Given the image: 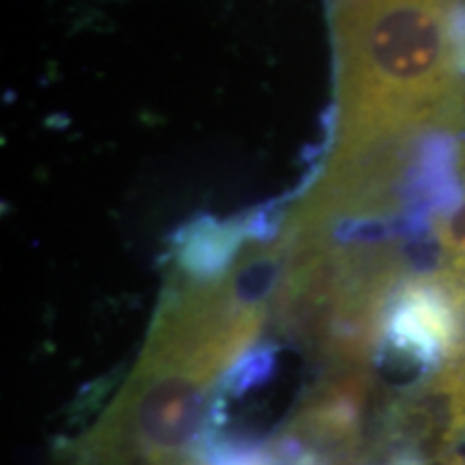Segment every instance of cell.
<instances>
[{
	"instance_id": "obj_1",
	"label": "cell",
	"mask_w": 465,
	"mask_h": 465,
	"mask_svg": "<svg viewBox=\"0 0 465 465\" xmlns=\"http://www.w3.org/2000/svg\"><path fill=\"white\" fill-rule=\"evenodd\" d=\"M263 311L231 281L179 291L162 306L147 347L67 465H199L218 375L257 336Z\"/></svg>"
},
{
	"instance_id": "obj_2",
	"label": "cell",
	"mask_w": 465,
	"mask_h": 465,
	"mask_svg": "<svg viewBox=\"0 0 465 465\" xmlns=\"http://www.w3.org/2000/svg\"><path fill=\"white\" fill-rule=\"evenodd\" d=\"M342 144L405 143L465 113V0H336Z\"/></svg>"
},
{
	"instance_id": "obj_3",
	"label": "cell",
	"mask_w": 465,
	"mask_h": 465,
	"mask_svg": "<svg viewBox=\"0 0 465 465\" xmlns=\"http://www.w3.org/2000/svg\"><path fill=\"white\" fill-rule=\"evenodd\" d=\"M457 342V312L438 276L401 287L388 306L380 349L420 377L438 373Z\"/></svg>"
},
{
	"instance_id": "obj_4",
	"label": "cell",
	"mask_w": 465,
	"mask_h": 465,
	"mask_svg": "<svg viewBox=\"0 0 465 465\" xmlns=\"http://www.w3.org/2000/svg\"><path fill=\"white\" fill-rule=\"evenodd\" d=\"M435 276L449 291L457 312V342L444 369L465 381V259H450Z\"/></svg>"
},
{
	"instance_id": "obj_5",
	"label": "cell",
	"mask_w": 465,
	"mask_h": 465,
	"mask_svg": "<svg viewBox=\"0 0 465 465\" xmlns=\"http://www.w3.org/2000/svg\"><path fill=\"white\" fill-rule=\"evenodd\" d=\"M435 237L450 259H465V201L435 220Z\"/></svg>"
},
{
	"instance_id": "obj_6",
	"label": "cell",
	"mask_w": 465,
	"mask_h": 465,
	"mask_svg": "<svg viewBox=\"0 0 465 465\" xmlns=\"http://www.w3.org/2000/svg\"><path fill=\"white\" fill-rule=\"evenodd\" d=\"M440 465H465V446L457 449L455 452H452V455L446 457Z\"/></svg>"
},
{
	"instance_id": "obj_7",
	"label": "cell",
	"mask_w": 465,
	"mask_h": 465,
	"mask_svg": "<svg viewBox=\"0 0 465 465\" xmlns=\"http://www.w3.org/2000/svg\"><path fill=\"white\" fill-rule=\"evenodd\" d=\"M461 174H463V179H465V151H463V155H461Z\"/></svg>"
}]
</instances>
